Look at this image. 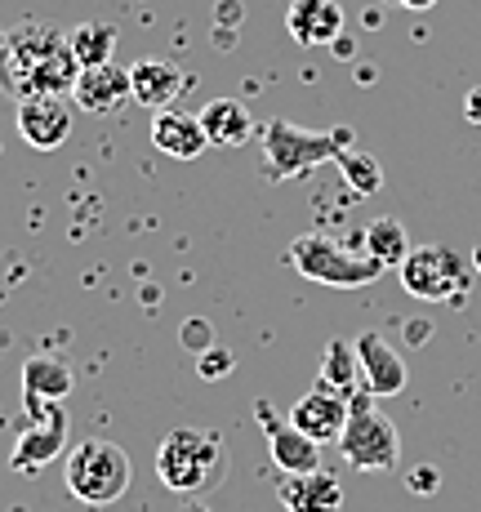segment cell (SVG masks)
<instances>
[{
	"mask_svg": "<svg viewBox=\"0 0 481 512\" xmlns=\"http://www.w3.org/2000/svg\"><path fill=\"white\" fill-rule=\"evenodd\" d=\"M201 125H205V134H210L214 147H241V143H250L254 130H259L250 107H245L241 98H214V103H205Z\"/></svg>",
	"mask_w": 481,
	"mask_h": 512,
	"instance_id": "obj_19",
	"label": "cell"
},
{
	"mask_svg": "<svg viewBox=\"0 0 481 512\" xmlns=\"http://www.w3.org/2000/svg\"><path fill=\"white\" fill-rule=\"evenodd\" d=\"M468 263H473V268H477V272H481V241H477V245H473V259H468Z\"/></svg>",
	"mask_w": 481,
	"mask_h": 512,
	"instance_id": "obj_29",
	"label": "cell"
},
{
	"mask_svg": "<svg viewBox=\"0 0 481 512\" xmlns=\"http://www.w3.org/2000/svg\"><path fill=\"white\" fill-rule=\"evenodd\" d=\"M76 388V374L67 366V357L58 352H36L23 361V397L36 401H63Z\"/></svg>",
	"mask_w": 481,
	"mask_h": 512,
	"instance_id": "obj_18",
	"label": "cell"
},
{
	"mask_svg": "<svg viewBox=\"0 0 481 512\" xmlns=\"http://www.w3.org/2000/svg\"><path fill=\"white\" fill-rule=\"evenodd\" d=\"M392 5H401V9H415V14H419V9H433L437 0H392Z\"/></svg>",
	"mask_w": 481,
	"mask_h": 512,
	"instance_id": "obj_27",
	"label": "cell"
},
{
	"mask_svg": "<svg viewBox=\"0 0 481 512\" xmlns=\"http://www.w3.org/2000/svg\"><path fill=\"white\" fill-rule=\"evenodd\" d=\"M281 508L286 512H343V481L335 472H286L281 477Z\"/></svg>",
	"mask_w": 481,
	"mask_h": 512,
	"instance_id": "obj_14",
	"label": "cell"
},
{
	"mask_svg": "<svg viewBox=\"0 0 481 512\" xmlns=\"http://www.w3.org/2000/svg\"><path fill=\"white\" fill-rule=\"evenodd\" d=\"M286 259L294 263V272L317 285H335V290H357V285H375L384 277V263L370 259L366 250H348L335 236L326 232H303L290 241Z\"/></svg>",
	"mask_w": 481,
	"mask_h": 512,
	"instance_id": "obj_4",
	"label": "cell"
},
{
	"mask_svg": "<svg viewBox=\"0 0 481 512\" xmlns=\"http://www.w3.org/2000/svg\"><path fill=\"white\" fill-rule=\"evenodd\" d=\"M286 27L299 45L326 49L343 36V5L339 0H290Z\"/></svg>",
	"mask_w": 481,
	"mask_h": 512,
	"instance_id": "obj_15",
	"label": "cell"
},
{
	"mask_svg": "<svg viewBox=\"0 0 481 512\" xmlns=\"http://www.w3.org/2000/svg\"><path fill=\"white\" fill-rule=\"evenodd\" d=\"M464 116H468V125H477V130H481V85H473V90H468V98H464Z\"/></svg>",
	"mask_w": 481,
	"mask_h": 512,
	"instance_id": "obj_26",
	"label": "cell"
},
{
	"mask_svg": "<svg viewBox=\"0 0 481 512\" xmlns=\"http://www.w3.org/2000/svg\"><path fill=\"white\" fill-rule=\"evenodd\" d=\"M67 45H72L81 67H103V63H112V54H116V27L112 23H76L72 32H67Z\"/></svg>",
	"mask_w": 481,
	"mask_h": 512,
	"instance_id": "obj_22",
	"label": "cell"
},
{
	"mask_svg": "<svg viewBox=\"0 0 481 512\" xmlns=\"http://www.w3.org/2000/svg\"><path fill=\"white\" fill-rule=\"evenodd\" d=\"M72 98H76V107H81V112H94V116L116 112V107H125L134 98L130 67H121V63L81 67V81H76Z\"/></svg>",
	"mask_w": 481,
	"mask_h": 512,
	"instance_id": "obj_12",
	"label": "cell"
},
{
	"mask_svg": "<svg viewBox=\"0 0 481 512\" xmlns=\"http://www.w3.org/2000/svg\"><path fill=\"white\" fill-rule=\"evenodd\" d=\"M223 472V441L219 432H196V428H174L170 437L156 446V477L165 490L196 499L210 490V481Z\"/></svg>",
	"mask_w": 481,
	"mask_h": 512,
	"instance_id": "obj_5",
	"label": "cell"
},
{
	"mask_svg": "<svg viewBox=\"0 0 481 512\" xmlns=\"http://www.w3.org/2000/svg\"><path fill=\"white\" fill-rule=\"evenodd\" d=\"M76 81H81V63H76L67 36H58V27L18 23L0 41V85L14 98H72Z\"/></svg>",
	"mask_w": 481,
	"mask_h": 512,
	"instance_id": "obj_1",
	"label": "cell"
},
{
	"mask_svg": "<svg viewBox=\"0 0 481 512\" xmlns=\"http://www.w3.org/2000/svg\"><path fill=\"white\" fill-rule=\"evenodd\" d=\"M259 134H263V161H268L263 174H268L272 183L303 179V174H312L317 165L339 161L352 147L348 125H335V130H303V125L286 121V116L268 121Z\"/></svg>",
	"mask_w": 481,
	"mask_h": 512,
	"instance_id": "obj_2",
	"label": "cell"
},
{
	"mask_svg": "<svg viewBox=\"0 0 481 512\" xmlns=\"http://www.w3.org/2000/svg\"><path fill=\"white\" fill-rule=\"evenodd\" d=\"M18 134L36 152H58L72 139V107H67V98H54V94L18 98Z\"/></svg>",
	"mask_w": 481,
	"mask_h": 512,
	"instance_id": "obj_10",
	"label": "cell"
},
{
	"mask_svg": "<svg viewBox=\"0 0 481 512\" xmlns=\"http://www.w3.org/2000/svg\"><path fill=\"white\" fill-rule=\"evenodd\" d=\"M232 366H237V357H232L228 348H219V343H210L205 352H196V374L201 379H223V374H232Z\"/></svg>",
	"mask_w": 481,
	"mask_h": 512,
	"instance_id": "obj_24",
	"label": "cell"
},
{
	"mask_svg": "<svg viewBox=\"0 0 481 512\" xmlns=\"http://www.w3.org/2000/svg\"><path fill=\"white\" fill-rule=\"evenodd\" d=\"M23 406H27V423L14 441L9 468L41 472L58 455H67V410H63V401H36V397H23Z\"/></svg>",
	"mask_w": 481,
	"mask_h": 512,
	"instance_id": "obj_8",
	"label": "cell"
},
{
	"mask_svg": "<svg viewBox=\"0 0 481 512\" xmlns=\"http://www.w3.org/2000/svg\"><path fill=\"white\" fill-rule=\"evenodd\" d=\"M152 143L174 161H196L210 147V134H205L201 116L183 112V107H161L152 112Z\"/></svg>",
	"mask_w": 481,
	"mask_h": 512,
	"instance_id": "obj_16",
	"label": "cell"
},
{
	"mask_svg": "<svg viewBox=\"0 0 481 512\" xmlns=\"http://www.w3.org/2000/svg\"><path fill=\"white\" fill-rule=\"evenodd\" d=\"M254 419H259L263 437H268V455L281 472H317L321 468V446L308 432L294 428V419L281 415L268 397L254 401Z\"/></svg>",
	"mask_w": 481,
	"mask_h": 512,
	"instance_id": "obj_9",
	"label": "cell"
},
{
	"mask_svg": "<svg viewBox=\"0 0 481 512\" xmlns=\"http://www.w3.org/2000/svg\"><path fill=\"white\" fill-rule=\"evenodd\" d=\"M130 85H134V103L161 112V107L179 103V94L188 90V76H183V67L170 63V58H139V63L130 67Z\"/></svg>",
	"mask_w": 481,
	"mask_h": 512,
	"instance_id": "obj_17",
	"label": "cell"
},
{
	"mask_svg": "<svg viewBox=\"0 0 481 512\" xmlns=\"http://www.w3.org/2000/svg\"><path fill=\"white\" fill-rule=\"evenodd\" d=\"M290 419H294V428L308 432L317 446H326V441H339L343 428H348V397L326 388V383H317V388L303 392L290 406Z\"/></svg>",
	"mask_w": 481,
	"mask_h": 512,
	"instance_id": "obj_11",
	"label": "cell"
},
{
	"mask_svg": "<svg viewBox=\"0 0 481 512\" xmlns=\"http://www.w3.org/2000/svg\"><path fill=\"white\" fill-rule=\"evenodd\" d=\"M321 383L343 392V397H352V392L366 388V379H361L357 343H348V339H330L326 343V352H321Z\"/></svg>",
	"mask_w": 481,
	"mask_h": 512,
	"instance_id": "obj_20",
	"label": "cell"
},
{
	"mask_svg": "<svg viewBox=\"0 0 481 512\" xmlns=\"http://www.w3.org/2000/svg\"><path fill=\"white\" fill-rule=\"evenodd\" d=\"M335 165L343 170V183H348L357 196H375L379 187H384V170H379V161L370 152H361V147H348Z\"/></svg>",
	"mask_w": 481,
	"mask_h": 512,
	"instance_id": "obj_23",
	"label": "cell"
},
{
	"mask_svg": "<svg viewBox=\"0 0 481 512\" xmlns=\"http://www.w3.org/2000/svg\"><path fill=\"white\" fill-rule=\"evenodd\" d=\"M63 477H67V490H72L76 504L85 508H107L130 490L134 481V464L116 441H103V437H85L67 450V464H63Z\"/></svg>",
	"mask_w": 481,
	"mask_h": 512,
	"instance_id": "obj_3",
	"label": "cell"
},
{
	"mask_svg": "<svg viewBox=\"0 0 481 512\" xmlns=\"http://www.w3.org/2000/svg\"><path fill=\"white\" fill-rule=\"evenodd\" d=\"M183 512H210V508H205L201 499H188V508H183Z\"/></svg>",
	"mask_w": 481,
	"mask_h": 512,
	"instance_id": "obj_28",
	"label": "cell"
},
{
	"mask_svg": "<svg viewBox=\"0 0 481 512\" xmlns=\"http://www.w3.org/2000/svg\"><path fill=\"white\" fill-rule=\"evenodd\" d=\"M401 290L415 294L419 303H459L468 294V263L450 245H419L401 263Z\"/></svg>",
	"mask_w": 481,
	"mask_h": 512,
	"instance_id": "obj_7",
	"label": "cell"
},
{
	"mask_svg": "<svg viewBox=\"0 0 481 512\" xmlns=\"http://www.w3.org/2000/svg\"><path fill=\"white\" fill-rule=\"evenodd\" d=\"M357 357H361V379H366V392L375 397H397L406 388V361L392 348L379 330L357 334Z\"/></svg>",
	"mask_w": 481,
	"mask_h": 512,
	"instance_id": "obj_13",
	"label": "cell"
},
{
	"mask_svg": "<svg viewBox=\"0 0 481 512\" xmlns=\"http://www.w3.org/2000/svg\"><path fill=\"white\" fill-rule=\"evenodd\" d=\"M361 250H366L370 259H379L384 268H401L410 254V236L397 219H375V223H366V232H361Z\"/></svg>",
	"mask_w": 481,
	"mask_h": 512,
	"instance_id": "obj_21",
	"label": "cell"
},
{
	"mask_svg": "<svg viewBox=\"0 0 481 512\" xmlns=\"http://www.w3.org/2000/svg\"><path fill=\"white\" fill-rule=\"evenodd\" d=\"M433 486H437V472L433 468L410 472V490H419V495H433Z\"/></svg>",
	"mask_w": 481,
	"mask_h": 512,
	"instance_id": "obj_25",
	"label": "cell"
},
{
	"mask_svg": "<svg viewBox=\"0 0 481 512\" xmlns=\"http://www.w3.org/2000/svg\"><path fill=\"white\" fill-rule=\"evenodd\" d=\"M375 392H352L348 397V428L339 437V450L357 472H392L401 459V437L392 419L375 406Z\"/></svg>",
	"mask_w": 481,
	"mask_h": 512,
	"instance_id": "obj_6",
	"label": "cell"
}]
</instances>
